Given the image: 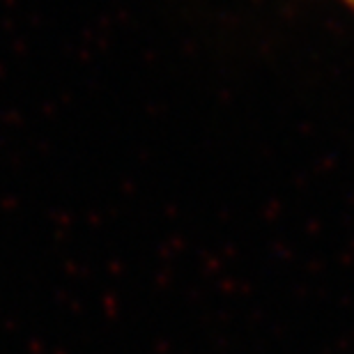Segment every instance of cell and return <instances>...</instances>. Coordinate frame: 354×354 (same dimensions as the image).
<instances>
[{"label": "cell", "instance_id": "obj_1", "mask_svg": "<svg viewBox=\"0 0 354 354\" xmlns=\"http://www.w3.org/2000/svg\"><path fill=\"white\" fill-rule=\"evenodd\" d=\"M341 3H343V5L348 7V10H350V12L354 14V0H341Z\"/></svg>", "mask_w": 354, "mask_h": 354}]
</instances>
